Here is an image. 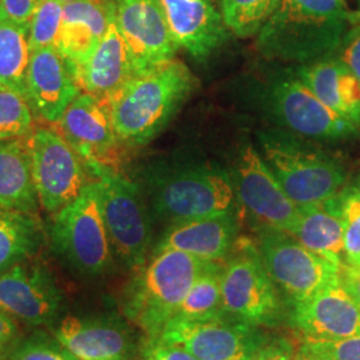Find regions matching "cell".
I'll return each mask as SVG.
<instances>
[{"label":"cell","instance_id":"cell-1","mask_svg":"<svg viewBox=\"0 0 360 360\" xmlns=\"http://www.w3.org/2000/svg\"><path fill=\"white\" fill-rule=\"evenodd\" d=\"M356 18L345 0H281L257 46L270 59L311 63L336 51Z\"/></svg>","mask_w":360,"mask_h":360},{"label":"cell","instance_id":"cell-2","mask_svg":"<svg viewBox=\"0 0 360 360\" xmlns=\"http://www.w3.org/2000/svg\"><path fill=\"white\" fill-rule=\"evenodd\" d=\"M195 87V77L183 62L135 75L108 101L119 142L142 146L165 129Z\"/></svg>","mask_w":360,"mask_h":360},{"label":"cell","instance_id":"cell-3","mask_svg":"<svg viewBox=\"0 0 360 360\" xmlns=\"http://www.w3.org/2000/svg\"><path fill=\"white\" fill-rule=\"evenodd\" d=\"M211 263L178 250L155 251L129 283L124 315L147 338L159 336L178 312L193 282Z\"/></svg>","mask_w":360,"mask_h":360},{"label":"cell","instance_id":"cell-4","mask_svg":"<svg viewBox=\"0 0 360 360\" xmlns=\"http://www.w3.org/2000/svg\"><path fill=\"white\" fill-rule=\"evenodd\" d=\"M148 190L155 215L171 224L231 214L235 198L230 176L207 166L155 172Z\"/></svg>","mask_w":360,"mask_h":360},{"label":"cell","instance_id":"cell-5","mask_svg":"<svg viewBox=\"0 0 360 360\" xmlns=\"http://www.w3.org/2000/svg\"><path fill=\"white\" fill-rule=\"evenodd\" d=\"M50 236L53 252L79 274L95 276L108 269L114 252L95 180L87 183L74 202L55 214Z\"/></svg>","mask_w":360,"mask_h":360},{"label":"cell","instance_id":"cell-6","mask_svg":"<svg viewBox=\"0 0 360 360\" xmlns=\"http://www.w3.org/2000/svg\"><path fill=\"white\" fill-rule=\"evenodd\" d=\"M94 176L112 252L124 266L138 271L147 262L153 235L142 191L114 168H99Z\"/></svg>","mask_w":360,"mask_h":360},{"label":"cell","instance_id":"cell-7","mask_svg":"<svg viewBox=\"0 0 360 360\" xmlns=\"http://www.w3.org/2000/svg\"><path fill=\"white\" fill-rule=\"evenodd\" d=\"M264 162L299 210L342 193L346 172L333 158L278 135L262 139Z\"/></svg>","mask_w":360,"mask_h":360},{"label":"cell","instance_id":"cell-8","mask_svg":"<svg viewBox=\"0 0 360 360\" xmlns=\"http://www.w3.org/2000/svg\"><path fill=\"white\" fill-rule=\"evenodd\" d=\"M26 144L39 203L55 215L87 186V167L71 144L51 127L32 129Z\"/></svg>","mask_w":360,"mask_h":360},{"label":"cell","instance_id":"cell-9","mask_svg":"<svg viewBox=\"0 0 360 360\" xmlns=\"http://www.w3.org/2000/svg\"><path fill=\"white\" fill-rule=\"evenodd\" d=\"M221 309L226 316L251 326L272 324L281 304L276 287L254 245L245 242L221 269Z\"/></svg>","mask_w":360,"mask_h":360},{"label":"cell","instance_id":"cell-10","mask_svg":"<svg viewBox=\"0 0 360 360\" xmlns=\"http://www.w3.org/2000/svg\"><path fill=\"white\" fill-rule=\"evenodd\" d=\"M259 254L275 285L294 306L342 276V269L316 255L288 232L263 229Z\"/></svg>","mask_w":360,"mask_h":360},{"label":"cell","instance_id":"cell-11","mask_svg":"<svg viewBox=\"0 0 360 360\" xmlns=\"http://www.w3.org/2000/svg\"><path fill=\"white\" fill-rule=\"evenodd\" d=\"M186 348L198 360H252L266 342L255 326L226 315L203 319H171L159 335Z\"/></svg>","mask_w":360,"mask_h":360},{"label":"cell","instance_id":"cell-12","mask_svg":"<svg viewBox=\"0 0 360 360\" xmlns=\"http://www.w3.org/2000/svg\"><path fill=\"white\" fill-rule=\"evenodd\" d=\"M115 23L127 44L135 75L175 59L179 46L159 0H114Z\"/></svg>","mask_w":360,"mask_h":360},{"label":"cell","instance_id":"cell-13","mask_svg":"<svg viewBox=\"0 0 360 360\" xmlns=\"http://www.w3.org/2000/svg\"><path fill=\"white\" fill-rule=\"evenodd\" d=\"M235 183L239 200L263 229L290 233L300 210L251 146L245 147L238 159Z\"/></svg>","mask_w":360,"mask_h":360},{"label":"cell","instance_id":"cell-14","mask_svg":"<svg viewBox=\"0 0 360 360\" xmlns=\"http://www.w3.org/2000/svg\"><path fill=\"white\" fill-rule=\"evenodd\" d=\"M53 126L83 159L92 175L99 168L110 167L119 139L108 102L89 92H80Z\"/></svg>","mask_w":360,"mask_h":360},{"label":"cell","instance_id":"cell-15","mask_svg":"<svg viewBox=\"0 0 360 360\" xmlns=\"http://www.w3.org/2000/svg\"><path fill=\"white\" fill-rule=\"evenodd\" d=\"M62 291L51 272L41 264L19 263L0 275V311L28 326H47L56 321Z\"/></svg>","mask_w":360,"mask_h":360},{"label":"cell","instance_id":"cell-16","mask_svg":"<svg viewBox=\"0 0 360 360\" xmlns=\"http://www.w3.org/2000/svg\"><path fill=\"white\" fill-rule=\"evenodd\" d=\"M292 323L303 340L326 342L360 335V300L342 276L294 306Z\"/></svg>","mask_w":360,"mask_h":360},{"label":"cell","instance_id":"cell-17","mask_svg":"<svg viewBox=\"0 0 360 360\" xmlns=\"http://www.w3.org/2000/svg\"><path fill=\"white\" fill-rule=\"evenodd\" d=\"M272 104L284 124L299 135L336 141L346 139L356 132V124L338 115L300 80L290 79L276 84L272 92Z\"/></svg>","mask_w":360,"mask_h":360},{"label":"cell","instance_id":"cell-18","mask_svg":"<svg viewBox=\"0 0 360 360\" xmlns=\"http://www.w3.org/2000/svg\"><path fill=\"white\" fill-rule=\"evenodd\" d=\"M80 92L71 65L55 46L31 52L27 99L44 122L55 124Z\"/></svg>","mask_w":360,"mask_h":360},{"label":"cell","instance_id":"cell-19","mask_svg":"<svg viewBox=\"0 0 360 360\" xmlns=\"http://www.w3.org/2000/svg\"><path fill=\"white\" fill-rule=\"evenodd\" d=\"M176 44L203 60L227 38L221 13L212 0H159Z\"/></svg>","mask_w":360,"mask_h":360},{"label":"cell","instance_id":"cell-20","mask_svg":"<svg viewBox=\"0 0 360 360\" xmlns=\"http://www.w3.org/2000/svg\"><path fill=\"white\" fill-rule=\"evenodd\" d=\"M53 338L79 360H131L134 354L127 328L114 321L67 316Z\"/></svg>","mask_w":360,"mask_h":360},{"label":"cell","instance_id":"cell-21","mask_svg":"<svg viewBox=\"0 0 360 360\" xmlns=\"http://www.w3.org/2000/svg\"><path fill=\"white\" fill-rule=\"evenodd\" d=\"M112 19L114 0H77L65 4L55 49L72 71L95 51Z\"/></svg>","mask_w":360,"mask_h":360},{"label":"cell","instance_id":"cell-22","mask_svg":"<svg viewBox=\"0 0 360 360\" xmlns=\"http://www.w3.org/2000/svg\"><path fill=\"white\" fill-rule=\"evenodd\" d=\"M82 92H89L108 102L117 91L135 77L126 41L122 38L114 19L90 58L74 70Z\"/></svg>","mask_w":360,"mask_h":360},{"label":"cell","instance_id":"cell-23","mask_svg":"<svg viewBox=\"0 0 360 360\" xmlns=\"http://www.w3.org/2000/svg\"><path fill=\"white\" fill-rule=\"evenodd\" d=\"M235 238L236 223L231 214L188 220L171 224L154 252L178 250L203 260L218 262L230 254Z\"/></svg>","mask_w":360,"mask_h":360},{"label":"cell","instance_id":"cell-24","mask_svg":"<svg viewBox=\"0 0 360 360\" xmlns=\"http://www.w3.org/2000/svg\"><path fill=\"white\" fill-rule=\"evenodd\" d=\"M290 233L309 251L339 269L343 270L347 266L340 193L323 203L300 210Z\"/></svg>","mask_w":360,"mask_h":360},{"label":"cell","instance_id":"cell-25","mask_svg":"<svg viewBox=\"0 0 360 360\" xmlns=\"http://www.w3.org/2000/svg\"><path fill=\"white\" fill-rule=\"evenodd\" d=\"M299 80L338 115L360 122V80L339 58L306 65Z\"/></svg>","mask_w":360,"mask_h":360},{"label":"cell","instance_id":"cell-26","mask_svg":"<svg viewBox=\"0 0 360 360\" xmlns=\"http://www.w3.org/2000/svg\"><path fill=\"white\" fill-rule=\"evenodd\" d=\"M38 203L26 141L0 139V207L35 215Z\"/></svg>","mask_w":360,"mask_h":360},{"label":"cell","instance_id":"cell-27","mask_svg":"<svg viewBox=\"0 0 360 360\" xmlns=\"http://www.w3.org/2000/svg\"><path fill=\"white\" fill-rule=\"evenodd\" d=\"M43 243V229L34 214L0 207V275L34 257Z\"/></svg>","mask_w":360,"mask_h":360},{"label":"cell","instance_id":"cell-28","mask_svg":"<svg viewBox=\"0 0 360 360\" xmlns=\"http://www.w3.org/2000/svg\"><path fill=\"white\" fill-rule=\"evenodd\" d=\"M30 59L28 27L15 23L0 13V86L27 98Z\"/></svg>","mask_w":360,"mask_h":360},{"label":"cell","instance_id":"cell-29","mask_svg":"<svg viewBox=\"0 0 360 360\" xmlns=\"http://www.w3.org/2000/svg\"><path fill=\"white\" fill-rule=\"evenodd\" d=\"M220 275L221 269L217 262L211 263L193 282L172 319L203 321L223 316Z\"/></svg>","mask_w":360,"mask_h":360},{"label":"cell","instance_id":"cell-30","mask_svg":"<svg viewBox=\"0 0 360 360\" xmlns=\"http://www.w3.org/2000/svg\"><path fill=\"white\" fill-rule=\"evenodd\" d=\"M281 0H220L224 26L240 38L259 34Z\"/></svg>","mask_w":360,"mask_h":360},{"label":"cell","instance_id":"cell-31","mask_svg":"<svg viewBox=\"0 0 360 360\" xmlns=\"http://www.w3.org/2000/svg\"><path fill=\"white\" fill-rule=\"evenodd\" d=\"M34 111L16 91L0 86V139H22L32 132Z\"/></svg>","mask_w":360,"mask_h":360},{"label":"cell","instance_id":"cell-32","mask_svg":"<svg viewBox=\"0 0 360 360\" xmlns=\"http://www.w3.org/2000/svg\"><path fill=\"white\" fill-rule=\"evenodd\" d=\"M65 4L60 0H41L28 25L31 52L55 46Z\"/></svg>","mask_w":360,"mask_h":360},{"label":"cell","instance_id":"cell-33","mask_svg":"<svg viewBox=\"0 0 360 360\" xmlns=\"http://www.w3.org/2000/svg\"><path fill=\"white\" fill-rule=\"evenodd\" d=\"M345 231L346 262L349 267L360 266V187H349L340 193ZM346 266V267H347Z\"/></svg>","mask_w":360,"mask_h":360},{"label":"cell","instance_id":"cell-34","mask_svg":"<svg viewBox=\"0 0 360 360\" xmlns=\"http://www.w3.org/2000/svg\"><path fill=\"white\" fill-rule=\"evenodd\" d=\"M300 354L318 360H360V335L338 340H303Z\"/></svg>","mask_w":360,"mask_h":360},{"label":"cell","instance_id":"cell-35","mask_svg":"<svg viewBox=\"0 0 360 360\" xmlns=\"http://www.w3.org/2000/svg\"><path fill=\"white\" fill-rule=\"evenodd\" d=\"M10 360H79L55 338L35 335L19 343Z\"/></svg>","mask_w":360,"mask_h":360},{"label":"cell","instance_id":"cell-36","mask_svg":"<svg viewBox=\"0 0 360 360\" xmlns=\"http://www.w3.org/2000/svg\"><path fill=\"white\" fill-rule=\"evenodd\" d=\"M142 360H198L186 348L168 343L159 336L147 338L141 349Z\"/></svg>","mask_w":360,"mask_h":360},{"label":"cell","instance_id":"cell-37","mask_svg":"<svg viewBox=\"0 0 360 360\" xmlns=\"http://www.w3.org/2000/svg\"><path fill=\"white\" fill-rule=\"evenodd\" d=\"M339 59L347 65L348 68L356 75L360 80V13L356 20L348 30L346 37L340 44Z\"/></svg>","mask_w":360,"mask_h":360},{"label":"cell","instance_id":"cell-38","mask_svg":"<svg viewBox=\"0 0 360 360\" xmlns=\"http://www.w3.org/2000/svg\"><path fill=\"white\" fill-rule=\"evenodd\" d=\"M41 0H0V13L20 26L28 27Z\"/></svg>","mask_w":360,"mask_h":360},{"label":"cell","instance_id":"cell-39","mask_svg":"<svg viewBox=\"0 0 360 360\" xmlns=\"http://www.w3.org/2000/svg\"><path fill=\"white\" fill-rule=\"evenodd\" d=\"M252 360H300L297 349L284 340L264 342Z\"/></svg>","mask_w":360,"mask_h":360},{"label":"cell","instance_id":"cell-40","mask_svg":"<svg viewBox=\"0 0 360 360\" xmlns=\"http://www.w3.org/2000/svg\"><path fill=\"white\" fill-rule=\"evenodd\" d=\"M18 335V326L10 315L0 311V343L10 345Z\"/></svg>","mask_w":360,"mask_h":360},{"label":"cell","instance_id":"cell-41","mask_svg":"<svg viewBox=\"0 0 360 360\" xmlns=\"http://www.w3.org/2000/svg\"><path fill=\"white\" fill-rule=\"evenodd\" d=\"M342 282L347 287L348 291L360 300V266L345 267L342 270Z\"/></svg>","mask_w":360,"mask_h":360},{"label":"cell","instance_id":"cell-42","mask_svg":"<svg viewBox=\"0 0 360 360\" xmlns=\"http://www.w3.org/2000/svg\"><path fill=\"white\" fill-rule=\"evenodd\" d=\"M10 345H4V343H0V359H3V356L6 355L7 349H8Z\"/></svg>","mask_w":360,"mask_h":360},{"label":"cell","instance_id":"cell-43","mask_svg":"<svg viewBox=\"0 0 360 360\" xmlns=\"http://www.w3.org/2000/svg\"><path fill=\"white\" fill-rule=\"evenodd\" d=\"M297 354H299V359L300 360H318L314 359V358H309V356H306V355H303V354H300V352H299V349H297Z\"/></svg>","mask_w":360,"mask_h":360},{"label":"cell","instance_id":"cell-44","mask_svg":"<svg viewBox=\"0 0 360 360\" xmlns=\"http://www.w3.org/2000/svg\"><path fill=\"white\" fill-rule=\"evenodd\" d=\"M63 4H67V3H71V1H77V0H60Z\"/></svg>","mask_w":360,"mask_h":360},{"label":"cell","instance_id":"cell-45","mask_svg":"<svg viewBox=\"0 0 360 360\" xmlns=\"http://www.w3.org/2000/svg\"><path fill=\"white\" fill-rule=\"evenodd\" d=\"M359 124H360V122H359Z\"/></svg>","mask_w":360,"mask_h":360},{"label":"cell","instance_id":"cell-46","mask_svg":"<svg viewBox=\"0 0 360 360\" xmlns=\"http://www.w3.org/2000/svg\"><path fill=\"white\" fill-rule=\"evenodd\" d=\"M0 360H1V359H0Z\"/></svg>","mask_w":360,"mask_h":360}]
</instances>
